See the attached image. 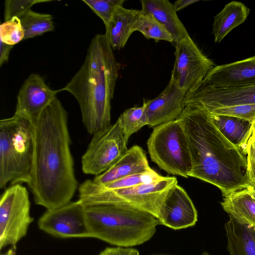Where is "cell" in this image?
Here are the masks:
<instances>
[{
  "mask_svg": "<svg viewBox=\"0 0 255 255\" xmlns=\"http://www.w3.org/2000/svg\"><path fill=\"white\" fill-rule=\"evenodd\" d=\"M34 154L28 186L35 204L47 210L71 202L78 186L68 114L56 98L33 124Z\"/></svg>",
  "mask_w": 255,
  "mask_h": 255,
  "instance_id": "cell-1",
  "label": "cell"
},
{
  "mask_svg": "<svg viewBox=\"0 0 255 255\" xmlns=\"http://www.w3.org/2000/svg\"><path fill=\"white\" fill-rule=\"evenodd\" d=\"M178 119L185 130L192 161L189 176L218 187L224 197L247 188L244 150L219 130L207 111L186 106Z\"/></svg>",
  "mask_w": 255,
  "mask_h": 255,
  "instance_id": "cell-2",
  "label": "cell"
},
{
  "mask_svg": "<svg viewBox=\"0 0 255 255\" xmlns=\"http://www.w3.org/2000/svg\"><path fill=\"white\" fill-rule=\"evenodd\" d=\"M113 50L105 34L95 35L83 64L61 89L78 102L83 125L91 134L111 125V101L119 69Z\"/></svg>",
  "mask_w": 255,
  "mask_h": 255,
  "instance_id": "cell-3",
  "label": "cell"
},
{
  "mask_svg": "<svg viewBox=\"0 0 255 255\" xmlns=\"http://www.w3.org/2000/svg\"><path fill=\"white\" fill-rule=\"evenodd\" d=\"M91 238L121 247H132L149 241L160 224L152 214L127 205L85 206Z\"/></svg>",
  "mask_w": 255,
  "mask_h": 255,
  "instance_id": "cell-4",
  "label": "cell"
},
{
  "mask_svg": "<svg viewBox=\"0 0 255 255\" xmlns=\"http://www.w3.org/2000/svg\"><path fill=\"white\" fill-rule=\"evenodd\" d=\"M34 154L33 124L14 114L0 121V188L29 185Z\"/></svg>",
  "mask_w": 255,
  "mask_h": 255,
  "instance_id": "cell-5",
  "label": "cell"
},
{
  "mask_svg": "<svg viewBox=\"0 0 255 255\" xmlns=\"http://www.w3.org/2000/svg\"><path fill=\"white\" fill-rule=\"evenodd\" d=\"M178 184L174 177L166 176L150 184L134 187L108 189L92 180L83 182L79 187V200L84 206L117 204L130 206L158 217L162 204L170 190Z\"/></svg>",
  "mask_w": 255,
  "mask_h": 255,
  "instance_id": "cell-6",
  "label": "cell"
},
{
  "mask_svg": "<svg viewBox=\"0 0 255 255\" xmlns=\"http://www.w3.org/2000/svg\"><path fill=\"white\" fill-rule=\"evenodd\" d=\"M151 160L167 173L188 178L192 161L187 137L180 120L154 127L147 141Z\"/></svg>",
  "mask_w": 255,
  "mask_h": 255,
  "instance_id": "cell-7",
  "label": "cell"
},
{
  "mask_svg": "<svg viewBox=\"0 0 255 255\" xmlns=\"http://www.w3.org/2000/svg\"><path fill=\"white\" fill-rule=\"evenodd\" d=\"M26 188L18 183L6 188L0 200V249L8 246L16 250L33 221Z\"/></svg>",
  "mask_w": 255,
  "mask_h": 255,
  "instance_id": "cell-8",
  "label": "cell"
},
{
  "mask_svg": "<svg viewBox=\"0 0 255 255\" xmlns=\"http://www.w3.org/2000/svg\"><path fill=\"white\" fill-rule=\"evenodd\" d=\"M93 135L82 157V170L85 174L97 176L122 157L128 149V143L118 121Z\"/></svg>",
  "mask_w": 255,
  "mask_h": 255,
  "instance_id": "cell-9",
  "label": "cell"
},
{
  "mask_svg": "<svg viewBox=\"0 0 255 255\" xmlns=\"http://www.w3.org/2000/svg\"><path fill=\"white\" fill-rule=\"evenodd\" d=\"M175 61L170 79L187 93L202 82L215 67L190 35L175 44Z\"/></svg>",
  "mask_w": 255,
  "mask_h": 255,
  "instance_id": "cell-10",
  "label": "cell"
},
{
  "mask_svg": "<svg viewBox=\"0 0 255 255\" xmlns=\"http://www.w3.org/2000/svg\"><path fill=\"white\" fill-rule=\"evenodd\" d=\"M39 229L59 238H91L85 206L78 199L60 207L47 210L38 221Z\"/></svg>",
  "mask_w": 255,
  "mask_h": 255,
  "instance_id": "cell-11",
  "label": "cell"
},
{
  "mask_svg": "<svg viewBox=\"0 0 255 255\" xmlns=\"http://www.w3.org/2000/svg\"><path fill=\"white\" fill-rule=\"evenodd\" d=\"M186 106L214 109L236 105L255 104V86L229 89H215L201 84L187 94Z\"/></svg>",
  "mask_w": 255,
  "mask_h": 255,
  "instance_id": "cell-12",
  "label": "cell"
},
{
  "mask_svg": "<svg viewBox=\"0 0 255 255\" xmlns=\"http://www.w3.org/2000/svg\"><path fill=\"white\" fill-rule=\"evenodd\" d=\"M60 92L61 89H51L40 75L32 73L19 91L14 114L24 117L34 124Z\"/></svg>",
  "mask_w": 255,
  "mask_h": 255,
  "instance_id": "cell-13",
  "label": "cell"
},
{
  "mask_svg": "<svg viewBox=\"0 0 255 255\" xmlns=\"http://www.w3.org/2000/svg\"><path fill=\"white\" fill-rule=\"evenodd\" d=\"M157 219L160 224L175 230H180L195 226L198 213L186 191L177 184L164 199Z\"/></svg>",
  "mask_w": 255,
  "mask_h": 255,
  "instance_id": "cell-14",
  "label": "cell"
},
{
  "mask_svg": "<svg viewBox=\"0 0 255 255\" xmlns=\"http://www.w3.org/2000/svg\"><path fill=\"white\" fill-rule=\"evenodd\" d=\"M187 94L170 79L157 97L146 101L148 126L155 127L178 119L186 107Z\"/></svg>",
  "mask_w": 255,
  "mask_h": 255,
  "instance_id": "cell-15",
  "label": "cell"
},
{
  "mask_svg": "<svg viewBox=\"0 0 255 255\" xmlns=\"http://www.w3.org/2000/svg\"><path fill=\"white\" fill-rule=\"evenodd\" d=\"M201 84L215 89L255 86V56L215 66Z\"/></svg>",
  "mask_w": 255,
  "mask_h": 255,
  "instance_id": "cell-16",
  "label": "cell"
},
{
  "mask_svg": "<svg viewBox=\"0 0 255 255\" xmlns=\"http://www.w3.org/2000/svg\"><path fill=\"white\" fill-rule=\"evenodd\" d=\"M145 153L138 145H134L112 166L92 180L99 185H104L118 179L145 172L150 169Z\"/></svg>",
  "mask_w": 255,
  "mask_h": 255,
  "instance_id": "cell-17",
  "label": "cell"
},
{
  "mask_svg": "<svg viewBox=\"0 0 255 255\" xmlns=\"http://www.w3.org/2000/svg\"><path fill=\"white\" fill-rule=\"evenodd\" d=\"M141 10L150 13L171 35L173 42L189 36L179 19L173 4L167 0H142Z\"/></svg>",
  "mask_w": 255,
  "mask_h": 255,
  "instance_id": "cell-18",
  "label": "cell"
},
{
  "mask_svg": "<svg viewBox=\"0 0 255 255\" xmlns=\"http://www.w3.org/2000/svg\"><path fill=\"white\" fill-rule=\"evenodd\" d=\"M224 228L230 255H255V227L229 215Z\"/></svg>",
  "mask_w": 255,
  "mask_h": 255,
  "instance_id": "cell-19",
  "label": "cell"
},
{
  "mask_svg": "<svg viewBox=\"0 0 255 255\" xmlns=\"http://www.w3.org/2000/svg\"><path fill=\"white\" fill-rule=\"evenodd\" d=\"M137 10L119 6L116 10L105 33L113 50H119L126 44L131 34L134 32V22Z\"/></svg>",
  "mask_w": 255,
  "mask_h": 255,
  "instance_id": "cell-20",
  "label": "cell"
},
{
  "mask_svg": "<svg viewBox=\"0 0 255 255\" xmlns=\"http://www.w3.org/2000/svg\"><path fill=\"white\" fill-rule=\"evenodd\" d=\"M250 9L240 1H232L215 17L212 32L215 42H220L234 28L247 18Z\"/></svg>",
  "mask_w": 255,
  "mask_h": 255,
  "instance_id": "cell-21",
  "label": "cell"
},
{
  "mask_svg": "<svg viewBox=\"0 0 255 255\" xmlns=\"http://www.w3.org/2000/svg\"><path fill=\"white\" fill-rule=\"evenodd\" d=\"M211 115L214 124L221 133L231 143L245 151L252 134L253 123L232 116Z\"/></svg>",
  "mask_w": 255,
  "mask_h": 255,
  "instance_id": "cell-22",
  "label": "cell"
},
{
  "mask_svg": "<svg viewBox=\"0 0 255 255\" xmlns=\"http://www.w3.org/2000/svg\"><path fill=\"white\" fill-rule=\"evenodd\" d=\"M220 203L229 215L255 227V199L248 188L224 197Z\"/></svg>",
  "mask_w": 255,
  "mask_h": 255,
  "instance_id": "cell-23",
  "label": "cell"
},
{
  "mask_svg": "<svg viewBox=\"0 0 255 255\" xmlns=\"http://www.w3.org/2000/svg\"><path fill=\"white\" fill-rule=\"evenodd\" d=\"M134 31L140 32L146 39L173 42V38L165 28L150 13L137 10L134 22Z\"/></svg>",
  "mask_w": 255,
  "mask_h": 255,
  "instance_id": "cell-24",
  "label": "cell"
},
{
  "mask_svg": "<svg viewBox=\"0 0 255 255\" xmlns=\"http://www.w3.org/2000/svg\"><path fill=\"white\" fill-rule=\"evenodd\" d=\"M19 18L25 32L24 40L54 30L53 17L50 14L38 13L30 9Z\"/></svg>",
  "mask_w": 255,
  "mask_h": 255,
  "instance_id": "cell-25",
  "label": "cell"
},
{
  "mask_svg": "<svg viewBox=\"0 0 255 255\" xmlns=\"http://www.w3.org/2000/svg\"><path fill=\"white\" fill-rule=\"evenodd\" d=\"M146 101L140 107H134L125 110L117 121L124 133L127 142L130 136L141 128L148 125L146 114Z\"/></svg>",
  "mask_w": 255,
  "mask_h": 255,
  "instance_id": "cell-26",
  "label": "cell"
},
{
  "mask_svg": "<svg viewBox=\"0 0 255 255\" xmlns=\"http://www.w3.org/2000/svg\"><path fill=\"white\" fill-rule=\"evenodd\" d=\"M164 177L151 168L145 172L131 175L100 186L108 189H122L150 184L160 181Z\"/></svg>",
  "mask_w": 255,
  "mask_h": 255,
  "instance_id": "cell-27",
  "label": "cell"
},
{
  "mask_svg": "<svg viewBox=\"0 0 255 255\" xmlns=\"http://www.w3.org/2000/svg\"><path fill=\"white\" fill-rule=\"evenodd\" d=\"M99 17L106 26L116 10L123 6L124 0H82Z\"/></svg>",
  "mask_w": 255,
  "mask_h": 255,
  "instance_id": "cell-28",
  "label": "cell"
},
{
  "mask_svg": "<svg viewBox=\"0 0 255 255\" xmlns=\"http://www.w3.org/2000/svg\"><path fill=\"white\" fill-rule=\"evenodd\" d=\"M24 28L17 17H14L0 24V40L5 43L14 45L24 40Z\"/></svg>",
  "mask_w": 255,
  "mask_h": 255,
  "instance_id": "cell-29",
  "label": "cell"
},
{
  "mask_svg": "<svg viewBox=\"0 0 255 255\" xmlns=\"http://www.w3.org/2000/svg\"><path fill=\"white\" fill-rule=\"evenodd\" d=\"M45 0H6L4 1V18L8 21L14 17L20 18L31 7L40 2H49Z\"/></svg>",
  "mask_w": 255,
  "mask_h": 255,
  "instance_id": "cell-30",
  "label": "cell"
},
{
  "mask_svg": "<svg viewBox=\"0 0 255 255\" xmlns=\"http://www.w3.org/2000/svg\"><path fill=\"white\" fill-rule=\"evenodd\" d=\"M208 112L211 114L237 117L253 123L255 119V104H246L221 107L214 109Z\"/></svg>",
  "mask_w": 255,
  "mask_h": 255,
  "instance_id": "cell-31",
  "label": "cell"
},
{
  "mask_svg": "<svg viewBox=\"0 0 255 255\" xmlns=\"http://www.w3.org/2000/svg\"><path fill=\"white\" fill-rule=\"evenodd\" d=\"M247 158V171L250 181H255V139L250 137L245 148Z\"/></svg>",
  "mask_w": 255,
  "mask_h": 255,
  "instance_id": "cell-32",
  "label": "cell"
},
{
  "mask_svg": "<svg viewBox=\"0 0 255 255\" xmlns=\"http://www.w3.org/2000/svg\"><path fill=\"white\" fill-rule=\"evenodd\" d=\"M98 255H139L138 251L130 247H108Z\"/></svg>",
  "mask_w": 255,
  "mask_h": 255,
  "instance_id": "cell-33",
  "label": "cell"
},
{
  "mask_svg": "<svg viewBox=\"0 0 255 255\" xmlns=\"http://www.w3.org/2000/svg\"><path fill=\"white\" fill-rule=\"evenodd\" d=\"M13 45L7 44L0 40V66L7 62L9 55Z\"/></svg>",
  "mask_w": 255,
  "mask_h": 255,
  "instance_id": "cell-34",
  "label": "cell"
},
{
  "mask_svg": "<svg viewBox=\"0 0 255 255\" xmlns=\"http://www.w3.org/2000/svg\"><path fill=\"white\" fill-rule=\"evenodd\" d=\"M198 1L197 0H178L174 2L173 5L176 11L178 12Z\"/></svg>",
  "mask_w": 255,
  "mask_h": 255,
  "instance_id": "cell-35",
  "label": "cell"
},
{
  "mask_svg": "<svg viewBox=\"0 0 255 255\" xmlns=\"http://www.w3.org/2000/svg\"><path fill=\"white\" fill-rule=\"evenodd\" d=\"M247 188L250 191L251 193L255 199V181H250Z\"/></svg>",
  "mask_w": 255,
  "mask_h": 255,
  "instance_id": "cell-36",
  "label": "cell"
},
{
  "mask_svg": "<svg viewBox=\"0 0 255 255\" xmlns=\"http://www.w3.org/2000/svg\"><path fill=\"white\" fill-rule=\"evenodd\" d=\"M15 253L16 250L11 247L8 250L1 254V255H15Z\"/></svg>",
  "mask_w": 255,
  "mask_h": 255,
  "instance_id": "cell-37",
  "label": "cell"
},
{
  "mask_svg": "<svg viewBox=\"0 0 255 255\" xmlns=\"http://www.w3.org/2000/svg\"><path fill=\"white\" fill-rule=\"evenodd\" d=\"M252 136L255 139V122H253Z\"/></svg>",
  "mask_w": 255,
  "mask_h": 255,
  "instance_id": "cell-38",
  "label": "cell"
},
{
  "mask_svg": "<svg viewBox=\"0 0 255 255\" xmlns=\"http://www.w3.org/2000/svg\"><path fill=\"white\" fill-rule=\"evenodd\" d=\"M201 255H210V254H209L207 252H203Z\"/></svg>",
  "mask_w": 255,
  "mask_h": 255,
  "instance_id": "cell-39",
  "label": "cell"
},
{
  "mask_svg": "<svg viewBox=\"0 0 255 255\" xmlns=\"http://www.w3.org/2000/svg\"></svg>",
  "mask_w": 255,
  "mask_h": 255,
  "instance_id": "cell-40",
  "label": "cell"
},
{
  "mask_svg": "<svg viewBox=\"0 0 255 255\" xmlns=\"http://www.w3.org/2000/svg\"><path fill=\"white\" fill-rule=\"evenodd\" d=\"M254 122H255V119L254 120Z\"/></svg>",
  "mask_w": 255,
  "mask_h": 255,
  "instance_id": "cell-41",
  "label": "cell"
}]
</instances>
